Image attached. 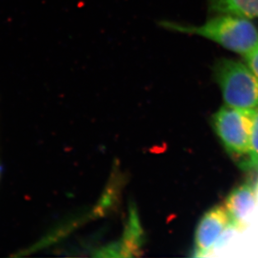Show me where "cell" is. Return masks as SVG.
<instances>
[{"mask_svg": "<svg viewBox=\"0 0 258 258\" xmlns=\"http://www.w3.org/2000/svg\"><path fill=\"white\" fill-rule=\"evenodd\" d=\"M161 25L169 30L203 37L243 56L258 48L256 25L248 19L236 15H221L201 25H184L168 21Z\"/></svg>", "mask_w": 258, "mask_h": 258, "instance_id": "cell-1", "label": "cell"}, {"mask_svg": "<svg viewBox=\"0 0 258 258\" xmlns=\"http://www.w3.org/2000/svg\"><path fill=\"white\" fill-rule=\"evenodd\" d=\"M214 76L225 105L245 110L258 107V76L247 64L222 58L215 66Z\"/></svg>", "mask_w": 258, "mask_h": 258, "instance_id": "cell-2", "label": "cell"}, {"mask_svg": "<svg viewBox=\"0 0 258 258\" xmlns=\"http://www.w3.org/2000/svg\"><path fill=\"white\" fill-rule=\"evenodd\" d=\"M253 110L224 105L212 116V125L227 152L236 156L248 153Z\"/></svg>", "mask_w": 258, "mask_h": 258, "instance_id": "cell-3", "label": "cell"}, {"mask_svg": "<svg viewBox=\"0 0 258 258\" xmlns=\"http://www.w3.org/2000/svg\"><path fill=\"white\" fill-rule=\"evenodd\" d=\"M230 225L231 220L224 206H217L207 211L196 229L194 256H206L216 247Z\"/></svg>", "mask_w": 258, "mask_h": 258, "instance_id": "cell-4", "label": "cell"}, {"mask_svg": "<svg viewBox=\"0 0 258 258\" xmlns=\"http://www.w3.org/2000/svg\"><path fill=\"white\" fill-rule=\"evenodd\" d=\"M257 190L250 183H244L234 188L226 198L224 207L229 215L231 224L236 231L246 228V218L256 204Z\"/></svg>", "mask_w": 258, "mask_h": 258, "instance_id": "cell-5", "label": "cell"}, {"mask_svg": "<svg viewBox=\"0 0 258 258\" xmlns=\"http://www.w3.org/2000/svg\"><path fill=\"white\" fill-rule=\"evenodd\" d=\"M142 227L137 211L133 209L130 212L129 221L122 241L110 245V251L114 257L133 256L140 251L142 244Z\"/></svg>", "mask_w": 258, "mask_h": 258, "instance_id": "cell-6", "label": "cell"}, {"mask_svg": "<svg viewBox=\"0 0 258 258\" xmlns=\"http://www.w3.org/2000/svg\"><path fill=\"white\" fill-rule=\"evenodd\" d=\"M209 8L218 15L258 18V0H209Z\"/></svg>", "mask_w": 258, "mask_h": 258, "instance_id": "cell-7", "label": "cell"}, {"mask_svg": "<svg viewBox=\"0 0 258 258\" xmlns=\"http://www.w3.org/2000/svg\"><path fill=\"white\" fill-rule=\"evenodd\" d=\"M241 167L244 170H258V107L253 110L248 153L246 160L241 162Z\"/></svg>", "mask_w": 258, "mask_h": 258, "instance_id": "cell-8", "label": "cell"}, {"mask_svg": "<svg viewBox=\"0 0 258 258\" xmlns=\"http://www.w3.org/2000/svg\"><path fill=\"white\" fill-rule=\"evenodd\" d=\"M244 58L249 68L251 69V71L258 76V48L253 51L250 52L249 54H246Z\"/></svg>", "mask_w": 258, "mask_h": 258, "instance_id": "cell-9", "label": "cell"}]
</instances>
